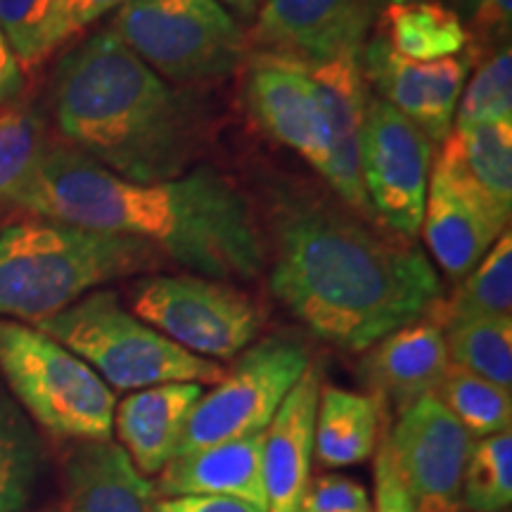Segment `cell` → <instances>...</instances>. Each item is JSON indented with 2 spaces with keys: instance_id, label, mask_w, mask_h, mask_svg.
I'll list each match as a JSON object with an SVG mask.
<instances>
[{
  "instance_id": "cell-1",
  "label": "cell",
  "mask_w": 512,
  "mask_h": 512,
  "mask_svg": "<svg viewBox=\"0 0 512 512\" xmlns=\"http://www.w3.org/2000/svg\"><path fill=\"white\" fill-rule=\"evenodd\" d=\"M264 238L273 297L311 335L349 354L430 316L446 297L415 242L309 185L271 183Z\"/></svg>"
},
{
  "instance_id": "cell-2",
  "label": "cell",
  "mask_w": 512,
  "mask_h": 512,
  "mask_svg": "<svg viewBox=\"0 0 512 512\" xmlns=\"http://www.w3.org/2000/svg\"><path fill=\"white\" fill-rule=\"evenodd\" d=\"M15 204L36 219L143 240L169 264L228 283L254 280L268 261L254 207L211 166L140 183L112 174L72 145H53Z\"/></svg>"
},
{
  "instance_id": "cell-3",
  "label": "cell",
  "mask_w": 512,
  "mask_h": 512,
  "mask_svg": "<svg viewBox=\"0 0 512 512\" xmlns=\"http://www.w3.org/2000/svg\"><path fill=\"white\" fill-rule=\"evenodd\" d=\"M53 114L69 145L128 181L188 174L209 143V110L192 88L152 72L110 29L57 62Z\"/></svg>"
},
{
  "instance_id": "cell-4",
  "label": "cell",
  "mask_w": 512,
  "mask_h": 512,
  "mask_svg": "<svg viewBox=\"0 0 512 512\" xmlns=\"http://www.w3.org/2000/svg\"><path fill=\"white\" fill-rule=\"evenodd\" d=\"M169 261L143 240L36 219L0 233V318L41 323L107 283Z\"/></svg>"
},
{
  "instance_id": "cell-5",
  "label": "cell",
  "mask_w": 512,
  "mask_h": 512,
  "mask_svg": "<svg viewBox=\"0 0 512 512\" xmlns=\"http://www.w3.org/2000/svg\"><path fill=\"white\" fill-rule=\"evenodd\" d=\"M34 328L88 363L112 392H138L166 382L216 384L221 363L195 356L121 304L119 292L93 290Z\"/></svg>"
},
{
  "instance_id": "cell-6",
  "label": "cell",
  "mask_w": 512,
  "mask_h": 512,
  "mask_svg": "<svg viewBox=\"0 0 512 512\" xmlns=\"http://www.w3.org/2000/svg\"><path fill=\"white\" fill-rule=\"evenodd\" d=\"M0 377L29 420L53 437H112L117 396L88 363L34 325L0 318Z\"/></svg>"
},
{
  "instance_id": "cell-7",
  "label": "cell",
  "mask_w": 512,
  "mask_h": 512,
  "mask_svg": "<svg viewBox=\"0 0 512 512\" xmlns=\"http://www.w3.org/2000/svg\"><path fill=\"white\" fill-rule=\"evenodd\" d=\"M110 31L181 88L226 79L249 57V36L219 0H128Z\"/></svg>"
},
{
  "instance_id": "cell-8",
  "label": "cell",
  "mask_w": 512,
  "mask_h": 512,
  "mask_svg": "<svg viewBox=\"0 0 512 512\" xmlns=\"http://www.w3.org/2000/svg\"><path fill=\"white\" fill-rule=\"evenodd\" d=\"M131 311L190 354L228 361L252 347L266 313L228 280L147 273L128 290Z\"/></svg>"
},
{
  "instance_id": "cell-9",
  "label": "cell",
  "mask_w": 512,
  "mask_h": 512,
  "mask_svg": "<svg viewBox=\"0 0 512 512\" xmlns=\"http://www.w3.org/2000/svg\"><path fill=\"white\" fill-rule=\"evenodd\" d=\"M311 363L309 347L294 335L254 342L197 401L176 456L266 432Z\"/></svg>"
},
{
  "instance_id": "cell-10",
  "label": "cell",
  "mask_w": 512,
  "mask_h": 512,
  "mask_svg": "<svg viewBox=\"0 0 512 512\" xmlns=\"http://www.w3.org/2000/svg\"><path fill=\"white\" fill-rule=\"evenodd\" d=\"M434 143L420 126L370 95L361 133V181L373 219L403 240H418Z\"/></svg>"
},
{
  "instance_id": "cell-11",
  "label": "cell",
  "mask_w": 512,
  "mask_h": 512,
  "mask_svg": "<svg viewBox=\"0 0 512 512\" xmlns=\"http://www.w3.org/2000/svg\"><path fill=\"white\" fill-rule=\"evenodd\" d=\"M401 484L418 512H460L475 439L437 396H422L382 434Z\"/></svg>"
},
{
  "instance_id": "cell-12",
  "label": "cell",
  "mask_w": 512,
  "mask_h": 512,
  "mask_svg": "<svg viewBox=\"0 0 512 512\" xmlns=\"http://www.w3.org/2000/svg\"><path fill=\"white\" fill-rule=\"evenodd\" d=\"M510 228V211L439 152L432 164L420 235L441 271L460 280Z\"/></svg>"
},
{
  "instance_id": "cell-13",
  "label": "cell",
  "mask_w": 512,
  "mask_h": 512,
  "mask_svg": "<svg viewBox=\"0 0 512 512\" xmlns=\"http://www.w3.org/2000/svg\"><path fill=\"white\" fill-rule=\"evenodd\" d=\"M477 55L479 50L470 48L448 60L411 62L396 55L380 36H373L363 43L361 67L375 98L420 126L432 143H444Z\"/></svg>"
},
{
  "instance_id": "cell-14",
  "label": "cell",
  "mask_w": 512,
  "mask_h": 512,
  "mask_svg": "<svg viewBox=\"0 0 512 512\" xmlns=\"http://www.w3.org/2000/svg\"><path fill=\"white\" fill-rule=\"evenodd\" d=\"M247 107L275 143L297 152L316 174L328 178L330 159L316 88L302 57L256 50L247 57Z\"/></svg>"
},
{
  "instance_id": "cell-15",
  "label": "cell",
  "mask_w": 512,
  "mask_h": 512,
  "mask_svg": "<svg viewBox=\"0 0 512 512\" xmlns=\"http://www.w3.org/2000/svg\"><path fill=\"white\" fill-rule=\"evenodd\" d=\"M361 50H344L325 60H304L325 126L330 171L325 183L349 209L375 221L361 181V133L370 88L363 79ZM377 223V221H375Z\"/></svg>"
},
{
  "instance_id": "cell-16",
  "label": "cell",
  "mask_w": 512,
  "mask_h": 512,
  "mask_svg": "<svg viewBox=\"0 0 512 512\" xmlns=\"http://www.w3.org/2000/svg\"><path fill=\"white\" fill-rule=\"evenodd\" d=\"M370 22L363 0H261L249 43L264 53L325 60L363 48Z\"/></svg>"
},
{
  "instance_id": "cell-17",
  "label": "cell",
  "mask_w": 512,
  "mask_h": 512,
  "mask_svg": "<svg viewBox=\"0 0 512 512\" xmlns=\"http://www.w3.org/2000/svg\"><path fill=\"white\" fill-rule=\"evenodd\" d=\"M451 366L444 328L425 316L389 332L366 349L358 363V375L368 392L380 396L396 413H403L422 396L437 394Z\"/></svg>"
},
{
  "instance_id": "cell-18",
  "label": "cell",
  "mask_w": 512,
  "mask_h": 512,
  "mask_svg": "<svg viewBox=\"0 0 512 512\" xmlns=\"http://www.w3.org/2000/svg\"><path fill=\"white\" fill-rule=\"evenodd\" d=\"M320 384V368L311 363L268 425L264 441L268 512H302L311 484L313 425Z\"/></svg>"
},
{
  "instance_id": "cell-19",
  "label": "cell",
  "mask_w": 512,
  "mask_h": 512,
  "mask_svg": "<svg viewBox=\"0 0 512 512\" xmlns=\"http://www.w3.org/2000/svg\"><path fill=\"white\" fill-rule=\"evenodd\" d=\"M202 394L204 387L197 382H166L138 389L117 403L112 432L140 475H159L176 458Z\"/></svg>"
},
{
  "instance_id": "cell-20",
  "label": "cell",
  "mask_w": 512,
  "mask_h": 512,
  "mask_svg": "<svg viewBox=\"0 0 512 512\" xmlns=\"http://www.w3.org/2000/svg\"><path fill=\"white\" fill-rule=\"evenodd\" d=\"M266 432L181 453L159 472L155 491L162 498H238L268 512L264 486Z\"/></svg>"
},
{
  "instance_id": "cell-21",
  "label": "cell",
  "mask_w": 512,
  "mask_h": 512,
  "mask_svg": "<svg viewBox=\"0 0 512 512\" xmlns=\"http://www.w3.org/2000/svg\"><path fill=\"white\" fill-rule=\"evenodd\" d=\"M157 501L117 441H79L64 463V512H155Z\"/></svg>"
},
{
  "instance_id": "cell-22",
  "label": "cell",
  "mask_w": 512,
  "mask_h": 512,
  "mask_svg": "<svg viewBox=\"0 0 512 512\" xmlns=\"http://www.w3.org/2000/svg\"><path fill=\"white\" fill-rule=\"evenodd\" d=\"M389 408L373 392L320 384L313 453L328 470L361 465L375 456L389 427Z\"/></svg>"
},
{
  "instance_id": "cell-23",
  "label": "cell",
  "mask_w": 512,
  "mask_h": 512,
  "mask_svg": "<svg viewBox=\"0 0 512 512\" xmlns=\"http://www.w3.org/2000/svg\"><path fill=\"white\" fill-rule=\"evenodd\" d=\"M375 36L411 62L448 60L472 48V38L456 10L441 0L387 5L377 15Z\"/></svg>"
},
{
  "instance_id": "cell-24",
  "label": "cell",
  "mask_w": 512,
  "mask_h": 512,
  "mask_svg": "<svg viewBox=\"0 0 512 512\" xmlns=\"http://www.w3.org/2000/svg\"><path fill=\"white\" fill-rule=\"evenodd\" d=\"M41 472V437L0 377V512H27Z\"/></svg>"
},
{
  "instance_id": "cell-25",
  "label": "cell",
  "mask_w": 512,
  "mask_h": 512,
  "mask_svg": "<svg viewBox=\"0 0 512 512\" xmlns=\"http://www.w3.org/2000/svg\"><path fill=\"white\" fill-rule=\"evenodd\" d=\"M512 311V235L510 228L460 280L451 297L434 306L430 318L441 328L477 318H503Z\"/></svg>"
},
{
  "instance_id": "cell-26",
  "label": "cell",
  "mask_w": 512,
  "mask_h": 512,
  "mask_svg": "<svg viewBox=\"0 0 512 512\" xmlns=\"http://www.w3.org/2000/svg\"><path fill=\"white\" fill-rule=\"evenodd\" d=\"M441 155L458 164L503 209L512 211V124L451 128Z\"/></svg>"
},
{
  "instance_id": "cell-27",
  "label": "cell",
  "mask_w": 512,
  "mask_h": 512,
  "mask_svg": "<svg viewBox=\"0 0 512 512\" xmlns=\"http://www.w3.org/2000/svg\"><path fill=\"white\" fill-rule=\"evenodd\" d=\"M46 119L29 102L0 105V202L15 204L48 152Z\"/></svg>"
},
{
  "instance_id": "cell-28",
  "label": "cell",
  "mask_w": 512,
  "mask_h": 512,
  "mask_svg": "<svg viewBox=\"0 0 512 512\" xmlns=\"http://www.w3.org/2000/svg\"><path fill=\"white\" fill-rule=\"evenodd\" d=\"M444 337L451 366L512 389V316L448 325Z\"/></svg>"
},
{
  "instance_id": "cell-29",
  "label": "cell",
  "mask_w": 512,
  "mask_h": 512,
  "mask_svg": "<svg viewBox=\"0 0 512 512\" xmlns=\"http://www.w3.org/2000/svg\"><path fill=\"white\" fill-rule=\"evenodd\" d=\"M437 399L448 408L472 439L510 432L512 392L482 380L463 368L448 366L437 389Z\"/></svg>"
},
{
  "instance_id": "cell-30",
  "label": "cell",
  "mask_w": 512,
  "mask_h": 512,
  "mask_svg": "<svg viewBox=\"0 0 512 512\" xmlns=\"http://www.w3.org/2000/svg\"><path fill=\"white\" fill-rule=\"evenodd\" d=\"M512 124V50L510 43L477 55L475 74L467 76L460 93L453 128L479 124Z\"/></svg>"
},
{
  "instance_id": "cell-31",
  "label": "cell",
  "mask_w": 512,
  "mask_h": 512,
  "mask_svg": "<svg viewBox=\"0 0 512 512\" xmlns=\"http://www.w3.org/2000/svg\"><path fill=\"white\" fill-rule=\"evenodd\" d=\"M512 503V432L475 439L463 477V508L505 512Z\"/></svg>"
},
{
  "instance_id": "cell-32",
  "label": "cell",
  "mask_w": 512,
  "mask_h": 512,
  "mask_svg": "<svg viewBox=\"0 0 512 512\" xmlns=\"http://www.w3.org/2000/svg\"><path fill=\"white\" fill-rule=\"evenodd\" d=\"M55 0H0V31L24 69L48 60V31Z\"/></svg>"
},
{
  "instance_id": "cell-33",
  "label": "cell",
  "mask_w": 512,
  "mask_h": 512,
  "mask_svg": "<svg viewBox=\"0 0 512 512\" xmlns=\"http://www.w3.org/2000/svg\"><path fill=\"white\" fill-rule=\"evenodd\" d=\"M456 15L479 48L510 43L512 0H456Z\"/></svg>"
},
{
  "instance_id": "cell-34",
  "label": "cell",
  "mask_w": 512,
  "mask_h": 512,
  "mask_svg": "<svg viewBox=\"0 0 512 512\" xmlns=\"http://www.w3.org/2000/svg\"><path fill=\"white\" fill-rule=\"evenodd\" d=\"M124 3L128 0H55L48 31V57Z\"/></svg>"
},
{
  "instance_id": "cell-35",
  "label": "cell",
  "mask_w": 512,
  "mask_h": 512,
  "mask_svg": "<svg viewBox=\"0 0 512 512\" xmlns=\"http://www.w3.org/2000/svg\"><path fill=\"white\" fill-rule=\"evenodd\" d=\"M302 512H370V496L361 482L330 472L311 479Z\"/></svg>"
},
{
  "instance_id": "cell-36",
  "label": "cell",
  "mask_w": 512,
  "mask_h": 512,
  "mask_svg": "<svg viewBox=\"0 0 512 512\" xmlns=\"http://www.w3.org/2000/svg\"><path fill=\"white\" fill-rule=\"evenodd\" d=\"M375 505L370 512H418L408 496L406 486L401 484L399 475H396V467L389 458L387 446L380 439V446L375 451Z\"/></svg>"
},
{
  "instance_id": "cell-37",
  "label": "cell",
  "mask_w": 512,
  "mask_h": 512,
  "mask_svg": "<svg viewBox=\"0 0 512 512\" xmlns=\"http://www.w3.org/2000/svg\"><path fill=\"white\" fill-rule=\"evenodd\" d=\"M155 512H261L252 503L238 498H214V496H181L159 498Z\"/></svg>"
},
{
  "instance_id": "cell-38",
  "label": "cell",
  "mask_w": 512,
  "mask_h": 512,
  "mask_svg": "<svg viewBox=\"0 0 512 512\" xmlns=\"http://www.w3.org/2000/svg\"><path fill=\"white\" fill-rule=\"evenodd\" d=\"M24 88V67L19 64L15 50L0 31V105L17 100Z\"/></svg>"
},
{
  "instance_id": "cell-39",
  "label": "cell",
  "mask_w": 512,
  "mask_h": 512,
  "mask_svg": "<svg viewBox=\"0 0 512 512\" xmlns=\"http://www.w3.org/2000/svg\"><path fill=\"white\" fill-rule=\"evenodd\" d=\"M221 3H226L228 8L238 10L242 17H254L256 10H259L261 0H221Z\"/></svg>"
},
{
  "instance_id": "cell-40",
  "label": "cell",
  "mask_w": 512,
  "mask_h": 512,
  "mask_svg": "<svg viewBox=\"0 0 512 512\" xmlns=\"http://www.w3.org/2000/svg\"><path fill=\"white\" fill-rule=\"evenodd\" d=\"M396 3H415V0H363V5H366L370 17H377L384 8H387V5H396Z\"/></svg>"
}]
</instances>
